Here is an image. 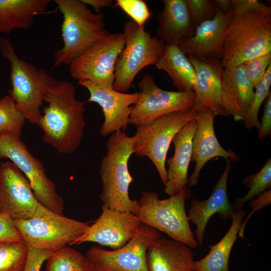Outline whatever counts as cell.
Returning a JSON list of instances; mask_svg holds the SVG:
<instances>
[{
    "label": "cell",
    "mask_w": 271,
    "mask_h": 271,
    "mask_svg": "<svg viewBox=\"0 0 271 271\" xmlns=\"http://www.w3.org/2000/svg\"><path fill=\"white\" fill-rule=\"evenodd\" d=\"M69 81L57 80L45 102L39 126L43 140L60 154H69L79 147L84 134L85 101L78 100Z\"/></svg>",
    "instance_id": "cell-1"
},
{
    "label": "cell",
    "mask_w": 271,
    "mask_h": 271,
    "mask_svg": "<svg viewBox=\"0 0 271 271\" xmlns=\"http://www.w3.org/2000/svg\"><path fill=\"white\" fill-rule=\"evenodd\" d=\"M271 52V7L232 14L224 31L221 63L232 67Z\"/></svg>",
    "instance_id": "cell-2"
},
{
    "label": "cell",
    "mask_w": 271,
    "mask_h": 271,
    "mask_svg": "<svg viewBox=\"0 0 271 271\" xmlns=\"http://www.w3.org/2000/svg\"><path fill=\"white\" fill-rule=\"evenodd\" d=\"M0 51L10 64L11 89L9 94L26 119L39 126L41 107L57 80L46 70L20 58L9 38H0Z\"/></svg>",
    "instance_id": "cell-3"
},
{
    "label": "cell",
    "mask_w": 271,
    "mask_h": 271,
    "mask_svg": "<svg viewBox=\"0 0 271 271\" xmlns=\"http://www.w3.org/2000/svg\"><path fill=\"white\" fill-rule=\"evenodd\" d=\"M133 137H129L122 130L111 134L106 143V153L99 170L102 209L108 208L134 214L138 211V200H131L128 193L133 181L128 167L129 159L133 154Z\"/></svg>",
    "instance_id": "cell-4"
},
{
    "label": "cell",
    "mask_w": 271,
    "mask_h": 271,
    "mask_svg": "<svg viewBox=\"0 0 271 271\" xmlns=\"http://www.w3.org/2000/svg\"><path fill=\"white\" fill-rule=\"evenodd\" d=\"M63 17V47L54 54V66L69 65L91 45L108 33L104 13H93L82 0H54Z\"/></svg>",
    "instance_id": "cell-5"
},
{
    "label": "cell",
    "mask_w": 271,
    "mask_h": 271,
    "mask_svg": "<svg viewBox=\"0 0 271 271\" xmlns=\"http://www.w3.org/2000/svg\"><path fill=\"white\" fill-rule=\"evenodd\" d=\"M191 196L187 186L166 199H160L155 192L143 191L138 200L139 209L135 215L142 223L165 233L191 248H196L198 244L185 209L186 201Z\"/></svg>",
    "instance_id": "cell-6"
},
{
    "label": "cell",
    "mask_w": 271,
    "mask_h": 271,
    "mask_svg": "<svg viewBox=\"0 0 271 271\" xmlns=\"http://www.w3.org/2000/svg\"><path fill=\"white\" fill-rule=\"evenodd\" d=\"M14 221L28 247L53 251L71 245L89 226L57 213L40 203L31 218Z\"/></svg>",
    "instance_id": "cell-7"
},
{
    "label": "cell",
    "mask_w": 271,
    "mask_h": 271,
    "mask_svg": "<svg viewBox=\"0 0 271 271\" xmlns=\"http://www.w3.org/2000/svg\"><path fill=\"white\" fill-rule=\"evenodd\" d=\"M123 33L125 43L115 65L113 88L125 93L140 71L149 65H156L165 43L131 20L124 24Z\"/></svg>",
    "instance_id": "cell-8"
},
{
    "label": "cell",
    "mask_w": 271,
    "mask_h": 271,
    "mask_svg": "<svg viewBox=\"0 0 271 271\" xmlns=\"http://www.w3.org/2000/svg\"><path fill=\"white\" fill-rule=\"evenodd\" d=\"M196 112L193 109L171 112L150 123L135 125L133 154L150 159L164 185L167 182L166 157L170 144L178 131L195 118Z\"/></svg>",
    "instance_id": "cell-9"
},
{
    "label": "cell",
    "mask_w": 271,
    "mask_h": 271,
    "mask_svg": "<svg viewBox=\"0 0 271 271\" xmlns=\"http://www.w3.org/2000/svg\"><path fill=\"white\" fill-rule=\"evenodd\" d=\"M4 159H9L26 177L41 204L63 214V199L57 193L54 183L47 176L43 163L31 154L20 137L0 133V160Z\"/></svg>",
    "instance_id": "cell-10"
},
{
    "label": "cell",
    "mask_w": 271,
    "mask_h": 271,
    "mask_svg": "<svg viewBox=\"0 0 271 271\" xmlns=\"http://www.w3.org/2000/svg\"><path fill=\"white\" fill-rule=\"evenodd\" d=\"M125 43L123 33L102 36L69 65L70 76L78 81L113 87L115 65Z\"/></svg>",
    "instance_id": "cell-11"
},
{
    "label": "cell",
    "mask_w": 271,
    "mask_h": 271,
    "mask_svg": "<svg viewBox=\"0 0 271 271\" xmlns=\"http://www.w3.org/2000/svg\"><path fill=\"white\" fill-rule=\"evenodd\" d=\"M160 238L158 230L142 223L137 234L122 247L107 250L93 246L85 256L92 271H149L147 251Z\"/></svg>",
    "instance_id": "cell-12"
},
{
    "label": "cell",
    "mask_w": 271,
    "mask_h": 271,
    "mask_svg": "<svg viewBox=\"0 0 271 271\" xmlns=\"http://www.w3.org/2000/svg\"><path fill=\"white\" fill-rule=\"evenodd\" d=\"M138 86L141 91L138 101L132 106L129 116L131 124H147L164 114L188 110L193 107V91L181 92L162 89L149 74L143 77Z\"/></svg>",
    "instance_id": "cell-13"
},
{
    "label": "cell",
    "mask_w": 271,
    "mask_h": 271,
    "mask_svg": "<svg viewBox=\"0 0 271 271\" xmlns=\"http://www.w3.org/2000/svg\"><path fill=\"white\" fill-rule=\"evenodd\" d=\"M95 222L71 245L93 242L113 250L126 244L138 232L142 223L135 214L105 208Z\"/></svg>",
    "instance_id": "cell-14"
},
{
    "label": "cell",
    "mask_w": 271,
    "mask_h": 271,
    "mask_svg": "<svg viewBox=\"0 0 271 271\" xmlns=\"http://www.w3.org/2000/svg\"><path fill=\"white\" fill-rule=\"evenodd\" d=\"M39 202L28 179L11 162L0 164V205L14 220H25L35 213Z\"/></svg>",
    "instance_id": "cell-15"
},
{
    "label": "cell",
    "mask_w": 271,
    "mask_h": 271,
    "mask_svg": "<svg viewBox=\"0 0 271 271\" xmlns=\"http://www.w3.org/2000/svg\"><path fill=\"white\" fill-rule=\"evenodd\" d=\"M78 82L89 92L86 102H95L102 109L104 120L99 130L102 136L127 128L132 106L138 101L140 92L125 93L89 81Z\"/></svg>",
    "instance_id": "cell-16"
},
{
    "label": "cell",
    "mask_w": 271,
    "mask_h": 271,
    "mask_svg": "<svg viewBox=\"0 0 271 271\" xmlns=\"http://www.w3.org/2000/svg\"><path fill=\"white\" fill-rule=\"evenodd\" d=\"M215 116L207 108L197 111L194 118L197 127L192 139L191 157V161H195L196 164L194 171L188 179L189 187L198 184L201 170L213 158L219 157L235 162L239 159L232 150H225L218 142L214 128Z\"/></svg>",
    "instance_id": "cell-17"
},
{
    "label": "cell",
    "mask_w": 271,
    "mask_h": 271,
    "mask_svg": "<svg viewBox=\"0 0 271 271\" xmlns=\"http://www.w3.org/2000/svg\"><path fill=\"white\" fill-rule=\"evenodd\" d=\"M232 15V10L224 12L217 9L214 18L195 29L194 35L183 39L178 44L186 55L207 63H221L223 37Z\"/></svg>",
    "instance_id": "cell-18"
},
{
    "label": "cell",
    "mask_w": 271,
    "mask_h": 271,
    "mask_svg": "<svg viewBox=\"0 0 271 271\" xmlns=\"http://www.w3.org/2000/svg\"><path fill=\"white\" fill-rule=\"evenodd\" d=\"M226 162L225 169L210 196L204 200L194 198L191 201L187 216L196 226L195 237L198 245H202L206 226L213 215L218 214L220 218L226 220L236 210L228 196L227 181L231 164L230 160Z\"/></svg>",
    "instance_id": "cell-19"
},
{
    "label": "cell",
    "mask_w": 271,
    "mask_h": 271,
    "mask_svg": "<svg viewBox=\"0 0 271 271\" xmlns=\"http://www.w3.org/2000/svg\"><path fill=\"white\" fill-rule=\"evenodd\" d=\"M254 89L243 63L223 68L220 98L225 115L243 121L253 100Z\"/></svg>",
    "instance_id": "cell-20"
},
{
    "label": "cell",
    "mask_w": 271,
    "mask_h": 271,
    "mask_svg": "<svg viewBox=\"0 0 271 271\" xmlns=\"http://www.w3.org/2000/svg\"><path fill=\"white\" fill-rule=\"evenodd\" d=\"M195 71L193 91L195 101L192 109L196 111L203 108L209 109L215 116H225L220 98L221 63H207L192 56H187Z\"/></svg>",
    "instance_id": "cell-21"
},
{
    "label": "cell",
    "mask_w": 271,
    "mask_h": 271,
    "mask_svg": "<svg viewBox=\"0 0 271 271\" xmlns=\"http://www.w3.org/2000/svg\"><path fill=\"white\" fill-rule=\"evenodd\" d=\"M197 127L195 119L188 122L175 135L173 156L166 160L167 182L164 189L169 196L180 193L188 185V170L192 153V139Z\"/></svg>",
    "instance_id": "cell-22"
},
{
    "label": "cell",
    "mask_w": 271,
    "mask_h": 271,
    "mask_svg": "<svg viewBox=\"0 0 271 271\" xmlns=\"http://www.w3.org/2000/svg\"><path fill=\"white\" fill-rule=\"evenodd\" d=\"M163 9L157 15L156 34L165 44L178 45L195 32L186 0H164Z\"/></svg>",
    "instance_id": "cell-23"
},
{
    "label": "cell",
    "mask_w": 271,
    "mask_h": 271,
    "mask_svg": "<svg viewBox=\"0 0 271 271\" xmlns=\"http://www.w3.org/2000/svg\"><path fill=\"white\" fill-rule=\"evenodd\" d=\"M146 258L149 271H193L191 248L172 239L159 238L148 248Z\"/></svg>",
    "instance_id": "cell-24"
},
{
    "label": "cell",
    "mask_w": 271,
    "mask_h": 271,
    "mask_svg": "<svg viewBox=\"0 0 271 271\" xmlns=\"http://www.w3.org/2000/svg\"><path fill=\"white\" fill-rule=\"evenodd\" d=\"M51 0H0V33L31 27L35 18L45 13Z\"/></svg>",
    "instance_id": "cell-25"
},
{
    "label": "cell",
    "mask_w": 271,
    "mask_h": 271,
    "mask_svg": "<svg viewBox=\"0 0 271 271\" xmlns=\"http://www.w3.org/2000/svg\"><path fill=\"white\" fill-rule=\"evenodd\" d=\"M246 212L242 209L236 210L231 217L230 228L216 244L210 245V251L202 259L194 261L193 271H229V260L232 247Z\"/></svg>",
    "instance_id": "cell-26"
},
{
    "label": "cell",
    "mask_w": 271,
    "mask_h": 271,
    "mask_svg": "<svg viewBox=\"0 0 271 271\" xmlns=\"http://www.w3.org/2000/svg\"><path fill=\"white\" fill-rule=\"evenodd\" d=\"M155 66L167 73L179 91H193L195 69L178 45L165 44L162 54Z\"/></svg>",
    "instance_id": "cell-27"
},
{
    "label": "cell",
    "mask_w": 271,
    "mask_h": 271,
    "mask_svg": "<svg viewBox=\"0 0 271 271\" xmlns=\"http://www.w3.org/2000/svg\"><path fill=\"white\" fill-rule=\"evenodd\" d=\"M46 260V271H92L86 256L67 246L53 251Z\"/></svg>",
    "instance_id": "cell-28"
},
{
    "label": "cell",
    "mask_w": 271,
    "mask_h": 271,
    "mask_svg": "<svg viewBox=\"0 0 271 271\" xmlns=\"http://www.w3.org/2000/svg\"><path fill=\"white\" fill-rule=\"evenodd\" d=\"M28 252L24 241L0 242V271H24Z\"/></svg>",
    "instance_id": "cell-29"
},
{
    "label": "cell",
    "mask_w": 271,
    "mask_h": 271,
    "mask_svg": "<svg viewBox=\"0 0 271 271\" xmlns=\"http://www.w3.org/2000/svg\"><path fill=\"white\" fill-rule=\"evenodd\" d=\"M26 118L9 94L0 98V133H11L20 137Z\"/></svg>",
    "instance_id": "cell-30"
},
{
    "label": "cell",
    "mask_w": 271,
    "mask_h": 271,
    "mask_svg": "<svg viewBox=\"0 0 271 271\" xmlns=\"http://www.w3.org/2000/svg\"><path fill=\"white\" fill-rule=\"evenodd\" d=\"M244 184L249 188L246 194L238 198L233 207L235 210L242 209L244 203L252 200L271 187V159H269L257 173L248 175L243 180Z\"/></svg>",
    "instance_id": "cell-31"
},
{
    "label": "cell",
    "mask_w": 271,
    "mask_h": 271,
    "mask_svg": "<svg viewBox=\"0 0 271 271\" xmlns=\"http://www.w3.org/2000/svg\"><path fill=\"white\" fill-rule=\"evenodd\" d=\"M271 64L268 67L261 81L255 88L254 94L250 106L243 120L245 128L251 129L255 127L258 130L260 122L258 112L261 105L270 93Z\"/></svg>",
    "instance_id": "cell-32"
},
{
    "label": "cell",
    "mask_w": 271,
    "mask_h": 271,
    "mask_svg": "<svg viewBox=\"0 0 271 271\" xmlns=\"http://www.w3.org/2000/svg\"><path fill=\"white\" fill-rule=\"evenodd\" d=\"M193 27L212 20L217 12L214 0H186Z\"/></svg>",
    "instance_id": "cell-33"
},
{
    "label": "cell",
    "mask_w": 271,
    "mask_h": 271,
    "mask_svg": "<svg viewBox=\"0 0 271 271\" xmlns=\"http://www.w3.org/2000/svg\"><path fill=\"white\" fill-rule=\"evenodd\" d=\"M115 5L140 27H144L152 16L147 4L143 0H116Z\"/></svg>",
    "instance_id": "cell-34"
},
{
    "label": "cell",
    "mask_w": 271,
    "mask_h": 271,
    "mask_svg": "<svg viewBox=\"0 0 271 271\" xmlns=\"http://www.w3.org/2000/svg\"><path fill=\"white\" fill-rule=\"evenodd\" d=\"M254 88L261 81L268 67L271 64V52L260 55L243 63Z\"/></svg>",
    "instance_id": "cell-35"
},
{
    "label": "cell",
    "mask_w": 271,
    "mask_h": 271,
    "mask_svg": "<svg viewBox=\"0 0 271 271\" xmlns=\"http://www.w3.org/2000/svg\"><path fill=\"white\" fill-rule=\"evenodd\" d=\"M24 241L14 221L7 214L0 213V242Z\"/></svg>",
    "instance_id": "cell-36"
},
{
    "label": "cell",
    "mask_w": 271,
    "mask_h": 271,
    "mask_svg": "<svg viewBox=\"0 0 271 271\" xmlns=\"http://www.w3.org/2000/svg\"><path fill=\"white\" fill-rule=\"evenodd\" d=\"M271 203V190L270 189L265 190L258 196L256 198H253L250 200L249 206L252 208V210L250 213L247 216L244 221H242L240 225V229L238 233V236L239 238L244 239V231L246 225L250 219V217L253 215L256 211L260 210L264 207L269 205Z\"/></svg>",
    "instance_id": "cell-37"
},
{
    "label": "cell",
    "mask_w": 271,
    "mask_h": 271,
    "mask_svg": "<svg viewBox=\"0 0 271 271\" xmlns=\"http://www.w3.org/2000/svg\"><path fill=\"white\" fill-rule=\"evenodd\" d=\"M53 252L51 250L28 247L27 261L24 271H40L43 262Z\"/></svg>",
    "instance_id": "cell-38"
},
{
    "label": "cell",
    "mask_w": 271,
    "mask_h": 271,
    "mask_svg": "<svg viewBox=\"0 0 271 271\" xmlns=\"http://www.w3.org/2000/svg\"><path fill=\"white\" fill-rule=\"evenodd\" d=\"M258 129V139L262 140L271 136V93L264 102L263 112Z\"/></svg>",
    "instance_id": "cell-39"
},
{
    "label": "cell",
    "mask_w": 271,
    "mask_h": 271,
    "mask_svg": "<svg viewBox=\"0 0 271 271\" xmlns=\"http://www.w3.org/2000/svg\"><path fill=\"white\" fill-rule=\"evenodd\" d=\"M232 14L244 12L260 8L265 4L256 0H231Z\"/></svg>",
    "instance_id": "cell-40"
},
{
    "label": "cell",
    "mask_w": 271,
    "mask_h": 271,
    "mask_svg": "<svg viewBox=\"0 0 271 271\" xmlns=\"http://www.w3.org/2000/svg\"><path fill=\"white\" fill-rule=\"evenodd\" d=\"M87 6H89L96 14L101 13L102 8L110 7L113 1L111 0H82Z\"/></svg>",
    "instance_id": "cell-41"
},
{
    "label": "cell",
    "mask_w": 271,
    "mask_h": 271,
    "mask_svg": "<svg viewBox=\"0 0 271 271\" xmlns=\"http://www.w3.org/2000/svg\"><path fill=\"white\" fill-rule=\"evenodd\" d=\"M217 9L224 12H228L232 10L231 0H214Z\"/></svg>",
    "instance_id": "cell-42"
},
{
    "label": "cell",
    "mask_w": 271,
    "mask_h": 271,
    "mask_svg": "<svg viewBox=\"0 0 271 271\" xmlns=\"http://www.w3.org/2000/svg\"><path fill=\"white\" fill-rule=\"evenodd\" d=\"M1 212H2V211L1 207V205H0V213Z\"/></svg>",
    "instance_id": "cell-43"
}]
</instances>
